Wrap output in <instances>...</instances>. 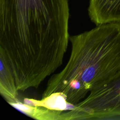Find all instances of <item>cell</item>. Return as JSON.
I'll list each match as a JSON object with an SVG mask.
<instances>
[{"mask_svg":"<svg viewBox=\"0 0 120 120\" xmlns=\"http://www.w3.org/2000/svg\"><path fill=\"white\" fill-rule=\"evenodd\" d=\"M71 51L60 72L48 80L42 98L51 94L75 105L120 70V23H108L70 36Z\"/></svg>","mask_w":120,"mask_h":120,"instance_id":"cell-2","label":"cell"},{"mask_svg":"<svg viewBox=\"0 0 120 120\" xmlns=\"http://www.w3.org/2000/svg\"><path fill=\"white\" fill-rule=\"evenodd\" d=\"M68 0H0V48L23 63L59 56L69 41Z\"/></svg>","mask_w":120,"mask_h":120,"instance_id":"cell-1","label":"cell"},{"mask_svg":"<svg viewBox=\"0 0 120 120\" xmlns=\"http://www.w3.org/2000/svg\"><path fill=\"white\" fill-rule=\"evenodd\" d=\"M0 93L9 103L18 100V91L12 70L5 54L0 51Z\"/></svg>","mask_w":120,"mask_h":120,"instance_id":"cell-5","label":"cell"},{"mask_svg":"<svg viewBox=\"0 0 120 120\" xmlns=\"http://www.w3.org/2000/svg\"><path fill=\"white\" fill-rule=\"evenodd\" d=\"M14 108L26 115L38 120H58L62 112L39 106H30L18 100L9 103Z\"/></svg>","mask_w":120,"mask_h":120,"instance_id":"cell-6","label":"cell"},{"mask_svg":"<svg viewBox=\"0 0 120 120\" xmlns=\"http://www.w3.org/2000/svg\"><path fill=\"white\" fill-rule=\"evenodd\" d=\"M88 15L96 25L120 23V0H89Z\"/></svg>","mask_w":120,"mask_h":120,"instance_id":"cell-4","label":"cell"},{"mask_svg":"<svg viewBox=\"0 0 120 120\" xmlns=\"http://www.w3.org/2000/svg\"><path fill=\"white\" fill-rule=\"evenodd\" d=\"M73 120H120V70L70 111Z\"/></svg>","mask_w":120,"mask_h":120,"instance_id":"cell-3","label":"cell"}]
</instances>
